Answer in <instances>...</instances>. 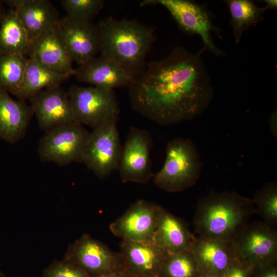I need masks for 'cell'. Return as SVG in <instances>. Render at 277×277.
I'll use <instances>...</instances> for the list:
<instances>
[{"instance_id": "obj_1", "label": "cell", "mask_w": 277, "mask_h": 277, "mask_svg": "<svg viewBox=\"0 0 277 277\" xmlns=\"http://www.w3.org/2000/svg\"><path fill=\"white\" fill-rule=\"evenodd\" d=\"M203 50L193 53L177 47L166 57L146 63L128 87L132 109L163 126L202 114L214 95Z\"/></svg>"}, {"instance_id": "obj_2", "label": "cell", "mask_w": 277, "mask_h": 277, "mask_svg": "<svg viewBox=\"0 0 277 277\" xmlns=\"http://www.w3.org/2000/svg\"><path fill=\"white\" fill-rule=\"evenodd\" d=\"M101 55L122 67L133 78L143 70L154 41V28L134 19L109 16L96 25Z\"/></svg>"}, {"instance_id": "obj_3", "label": "cell", "mask_w": 277, "mask_h": 277, "mask_svg": "<svg viewBox=\"0 0 277 277\" xmlns=\"http://www.w3.org/2000/svg\"><path fill=\"white\" fill-rule=\"evenodd\" d=\"M255 213L251 199L235 191L212 190L197 202L194 230L200 237L231 241Z\"/></svg>"}, {"instance_id": "obj_4", "label": "cell", "mask_w": 277, "mask_h": 277, "mask_svg": "<svg viewBox=\"0 0 277 277\" xmlns=\"http://www.w3.org/2000/svg\"><path fill=\"white\" fill-rule=\"evenodd\" d=\"M203 164L195 144L189 138H175L168 142L162 168L153 175L155 185L167 192H182L199 180Z\"/></svg>"}, {"instance_id": "obj_5", "label": "cell", "mask_w": 277, "mask_h": 277, "mask_svg": "<svg viewBox=\"0 0 277 277\" xmlns=\"http://www.w3.org/2000/svg\"><path fill=\"white\" fill-rule=\"evenodd\" d=\"M89 136L83 125L77 122L50 129L39 141V158L60 166L83 163Z\"/></svg>"}, {"instance_id": "obj_6", "label": "cell", "mask_w": 277, "mask_h": 277, "mask_svg": "<svg viewBox=\"0 0 277 277\" xmlns=\"http://www.w3.org/2000/svg\"><path fill=\"white\" fill-rule=\"evenodd\" d=\"M231 242L235 258L252 267L276 261V231L263 221L247 223Z\"/></svg>"}, {"instance_id": "obj_7", "label": "cell", "mask_w": 277, "mask_h": 277, "mask_svg": "<svg viewBox=\"0 0 277 277\" xmlns=\"http://www.w3.org/2000/svg\"><path fill=\"white\" fill-rule=\"evenodd\" d=\"M77 122L94 128L117 118L119 107L113 90L95 86H71L68 92Z\"/></svg>"}, {"instance_id": "obj_8", "label": "cell", "mask_w": 277, "mask_h": 277, "mask_svg": "<svg viewBox=\"0 0 277 277\" xmlns=\"http://www.w3.org/2000/svg\"><path fill=\"white\" fill-rule=\"evenodd\" d=\"M117 121H107L89 133L83 163L100 179L117 169L122 146Z\"/></svg>"}, {"instance_id": "obj_9", "label": "cell", "mask_w": 277, "mask_h": 277, "mask_svg": "<svg viewBox=\"0 0 277 277\" xmlns=\"http://www.w3.org/2000/svg\"><path fill=\"white\" fill-rule=\"evenodd\" d=\"M63 260L77 266L91 277H102L125 269L119 252L113 251L87 234L69 246Z\"/></svg>"}, {"instance_id": "obj_10", "label": "cell", "mask_w": 277, "mask_h": 277, "mask_svg": "<svg viewBox=\"0 0 277 277\" xmlns=\"http://www.w3.org/2000/svg\"><path fill=\"white\" fill-rule=\"evenodd\" d=\"M152 141L150 133L143 129L131 127L122 146L117 167L124 183H145L152 177L150 152Z\"/></svg>"}, {"instance_id": "obj_11", "label": "cell", "mask_w": 277, "mask_h": 277, "mask_svg": "<svg viewBox=\"0 0 277 277\" xmlns=\"http://www.w3.org/2000/svg\"><path fill=\"white\" fill-rule=\"evenodd\" d=\"M157 5L167 9L184 31L199 35L205 49L216 55H223L212 41L211 33L215 28L203 7L188 0H145L141 3L142 6Z\"/></svg>"}, {"instance_id": "obj_12", "label": "cell", "mask_w": 277, "mask_h": 277, "mask_svg": "<svg viewBox=\"0 0 277 277\" xmlns=\"http://www.w3.org/2000/svg\"><path fill=\"white\" fill-rule=\"evenodd\" d=\"M57 30L68 54L78 66L100 53L97 29L91 21L75 19L65 16L60 18Z\"/></svg>"}, {"instance_id": "obj_13", "label": "cell", "mask_w": 277, "mask_h": 277, "mask_svg": "<svg viewBox=\"0 0 277 277\" xmlns=\"http://www.w3.org/2000/svg\"><path fill=\"white\" fill-rule=\"evenodd\" d=\"M159 205L139 200L109 225L111 232L122 240L153 241Z\"/></svg>"}, {"instance_id": "obj_14", "label": "cell", "mask_w": 277, "mask_h": 277, "mask_svg": "<svg viewBox=\"0 0 277 277\" xmlns=\"http://www.w3.org/2000/svg\"><path fill=\"white\" fill-rule=\"evenodd\" d=\"M29 100L38 126L45 132L77 122L68 93L60 86L45 89Z\"/></svg>"}, {"instance_id": "obj_15", "label": "cell", "mask_w": 277, "mask_h": 277, "mask_svg": "<svg viewBox=\"0 0 277 277\" xmlns=\"http://www.w3.org/2000/svg\"><path fill=\"white\" fill-rule=\"evenodd\" d=\"M120 248L124 268L136 277H158L168 254L153 241L122 240Z\"/></svg>"}, {"instance_id": "obj_16", "label": "cell", "mask_w": 277, "mask_h": 277, "mask_svg": "<svg viewBox=\"0 0 277 277\" xmlns=\"http://www.w3.org/2000/svg\"><path fill=\"white\" fill-rule=\"evenodd\" d=\"M22 22L30 42L47 30L57 26L60 14L48 0L4 1Z\"/></svg>"}, {"instance_id": "obj_17", "label": "cell", "mask_w": 277, "mask_h": 277, "mask_svg": "<svg viewBox=\"0 0 277 277\" xmlns=\"http://www.w3.org/2000/svg\"><path fill=\"white\" fill-rule=\"evenodd\" d=\"M202 274L223 277L235 258L231 241L197 236L190 250Z\"/></svg>"}, {"instance_id": "obj_18", "label": "cell", "mask_w": 277, "mask_h": 277, "mask_svg": "<svg viewBox=\"0 0 277 277\" xmlns=\"http://www.w3.org/2000/svg\"><path fill=\"white\" fill-rule=\"evenodd\" d=\"M27 54L29 58L34 59L56 72L69 77L75 74L73 61L61 39L57 26L47 30L33 39Z\"/></svg>"}, {"instance_id": "obj_19", "label": "cell", "mask_w": 277, "mask_h": 277, "mask_svg": "<svg viewBox=\"0 0 277 277\" xmlns=\"http://www.w3.org/2000/svg\"><path fill=\"white\" fill-rule=\"evenodd\" d=\"M75 70L78 81L113 90L128 87L133 79L118 64L101 55L79 65Z\"/></svg>"}, {"instance_id": "obj_20", "label": "cell", "mask_w": 277, "mask_h": 277, "mask_svg": "<svg viewBox=\"0 0 277 277\" xmlns=\"http://www.w3.org/2000/svg\"><path fill=\"white\" fill-rule=\"evenodd\" d=\"M196 236L186 224L159 205L153 242L168 254L190 250Z\"/></svg>"}, {"instance_id": "obj_21", "label": "cell", "mask_w": 277, "mask_h": 277, "mask_svg": "<svg viewBox=\"0 0 277 277\" xmlns=\"http://www.w3.org/2000/svg\"><path fill=\"white\" fill-rule=\"evenodd\" d=\"M33 115L25 101L12 98L0 88V139L14 144L25 135Z\"/></svg>"}, {"instance_id": "obj_22", "label": "cell", "mask_w": 277, "mask_h": 277, "mask_svg": "<svg viewBox=\"0 0 277 277\" xmlns=\"http://www.w3.org/2000/svg\"><path fill=\"white\" fill-rule=\"evenodd\" d=\"M69 77L28 58L22 83L13 95L17 100L25 101L45 89L60 86Z\"/></svg>"}, {"instance_id": "obj_23", "label": "cell", "mask_w": 277, "mask_h": 277, "mask_svg": "<svg viewBox=\"0 0 277 277\" xmlns=\"http://www.w3.org/2000/svg\"><path fill=\"white\" fill-rule=\"evenodd\" d=\"M30 41L20 19L12 10L6 12L0 24V54H27Z\"/></svg>"}, {"instance_id": "obj_24", "label": "cell", "mask_w": 277, "mask_h": 277, "mask_svg": "<svg viewBox=\"0 0 277 277\" xmlns=\"http://www.w3.org/2000/svg\"><path fill=\"white\" fill-rule=\"evenodd\" d=\"M225 3L230 12L234 41L239 44L244 31L263 19L266 9L249 0H227Z\"/></svg>"}, {"instance_id": "obj_25", "label": "cell", "mask_w": 277, "mask_h": 277, "mask_svg": "<svg viewBox=\"0 0 277 277\" xmlns=\"http://www.w3.org/2000/svg\"><path fill=\"white\" fill-rule=\"evenodd\" d=\"M28 59L21 54H0V88L12 94L21 86Z\"/></svg>"}, {"instance_id": "obj_26", "label": "cell", "mask_w": 277, "mask_h": 277, "mask_svg": "<svg viewBox=\"0 0 277 277\" xmlns=\"http://www.w3.org/2000/svg\"><path fill=\"white\" fill-rule=\"evenodd\" d=\"M201 274L196 261L190 250L168 254L158 277H199Z\"/></svg>"}, {"instance_id": "obj_27", "label": "cell", "mask_w": 277, "mask_h": 277, "mask_svg": "<svg viewBox=\"0 0 277 277\" xmlns=\"http://www.w3.org/2000/svg\"><path fill=\"white\" fill-rule=\"evenodd\" d=\"M252 200L256 213L265 223L275 228L277 225V183L269 182L256 190Z\"/></svg>"}, {"instance_id": "obj_28", "label": "cell", "mask_w": 277, "mask_h": 277, "mask_svg": "<svg viewBox=\"0 0 277 277\" xmlns=\"http://www.w3.org/2000/svg\"><path fill=\"white\" fill-rule=\"evenodd\" d=\"M63 9L70 18L91 21L103 9V0H62Z\"/></svg>"}, {"instance_id": "obj_29", "label": "cell", "mask_w": 277, "mask_h": 277, "mask_svg": "<svg viewBox=\"0 0 277 277\" xmlns=\"http://www.w3.org/2000/svg\"><path fill=\"white\" fill-rule=\"evenodd\" d=\"M42 277H91L74 264L64 260H55L43 271Z\"/></svg>"}, {"instance_id": "obj_30", "label": "cell", "mask_w": 277, "mask_h": 277, "mask_svg": "<svg viewBox=\"0 0 277 277\" xmlns=\"http://www.w3.org/2000/svg\"><path fill=\"white\" fill-rule=\"evenodd\" d=\"M252 268L249 264L235 258L223 277H249Z\"/></svg>"}, {"instance_id": "obj_31", "label": "cell", "mask_w": 277, "mask_h": 277, "mask_svg": "<svg viewBox=\"0 0 277 277\" xmlns=\"http://www.w3.org/2000/svg\"><path fill=\"white\" fill-rule=\"evenodd\" d=\"M274 264L256 266L260 272L256 277H277L276 270L273 267Z\"/></svg>"}, {"instance_id": "obj_32", "label": "cell", "mask_w": 277, "mask_h": 277, "mask_svg": "<svg viewBox=\"0 0 277 277\" xmlns=\"http://www.w3.org/2000/svg\"><path fill=\"white\" fill-rule=\"evenodd\" d=\"M277 113L276 110L271 114L269 119V126L272 134L275 136L277 134Z\"/></svg>"}, {"instance_id": "obj_33", "label": "cell", "mask_w": 277, "mask_h": 277, "mask_svg": "<svg viewBox=\"0 0 277 277\" xmlns=\"http://www.w3.org/2000/svg\"><path fill=\"white\" fill-rule=\"evenodd\" d=\"M102 277H136L126 270H122Z\"/></svg>"}, {"instance_id": "obj_34", "label": "cell", "mask_w": 277, "mask_h": 277, "mask_svg": "<svg viewBox=\"0 0 277 277\" xmlns=\"http://www.w3.org/2000/svg\"><path fill=\"white\" fill-rule=\"evenodd\" d=\"M265 4V8L276 10L277 1L276 0H265L263 1Z\"/></svg>"}, {"instance_id": "obj_35", "label": "cell", "mask_w": 277, "mask_h": 277, "mask_svg": "<svg viewBox=\"0 0 277 277\" xmlns=\"http://www.w3.org/2000/svg\"><path fill=\"white\" fill-rule=\"evenodd\" d=\"M2 4L3 2L0 1V24L6 12Z\"/></svg>"}, {"instance_id": "obj_36", "label": "cell", "mask_w": 277, "mask_h": 277, "mask_svg": "<svg viewBox=\"0 0 277 277\" xmlns=\"http://www.w3.org/2000/svg\"><path fill=\"white\" fill-rule=\"evenodd\" d=\"M199 277H214V276H209V275H204V274H201Z\"/></svg>"}, {"instance_id": "obj_37", "label": "cell", "mask_w": 277, "mask_h": 277, "mask_svg": "<svg viewBox=\"0 0 277 277\" xmlns=\"http://www.w3.org/2000/svg\"><path fill=\"white\" fill-rule=\"evenodd\" d=\"M0 277H6L5 275L0 271Z\"/></svg>"}]
</instances>
